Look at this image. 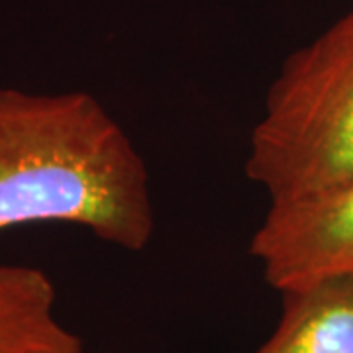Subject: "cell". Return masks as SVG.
Wrapping results in <instances>:
<instances>
[{
  "mask_svg": "<svg viewBox=\"0 0 353 353\" xmlns=\"http://www.w3.org/2000/svg\"><path fill=\"white\" fill-rule=\"evenodd\" d=\"M36 222L81 226L128 252L152 241L145 161L88 92L0 88V232Z\"/></svg>",
  "mask_w": 353,
  "mask_h": 353,
  "instance_id": "6da1fadb",
  "label": "cell"
},
{
  "mask_svg": "<svg viewBox=\"0 0 353 353\" xmlns=\"http://www.w3.org/2000/svg\"><path fill=\"white\" fill-rule=\"evenodd\" d=\"M245 173L271 202L353 179V10L285 59L252 130Z\"/></svg>",
  "mask_w": 353,
  "mask_h": 353,
  "instance_id": "7a4b0ae2",
  "label": "cell"
},
{
  "mask_svg": "<svg viewBox=\"0 0 353 353\" xmlns=\"http://www.w3.org/2000/svg\"><path fill=\"white\" fill-rule=\"evenodd\" d=\"M110 353H116V352H110Z\"/></svg>",
  "mask_w": 353,
  "mask_h": 353,
  "instance_id": "8992f818",
  "label": "cell"
},
{
  "mask_svg": "<svg viewBox=\"0 0 353 353\" xmlns=\"http://www.w3.org/2000/svg\"><path fill=\"white\" fill-rule=\"evenodd\" d=\"M277 328L253 353H353V275L281 292Z\"/></svg>",
  "mask_w": 353,
  "mask_h": 353,
  "instance_id": "277c9868",
  "label": "cell"
},
{
  "mask_svg": "<svg viewBox=\"0 0 353 353\" xmlns=\"http://www.w3.org/2000/svg\"><path fill=\"white\" fill-rule=\"evenodd\" d=\"M55 304V285L46 271L0 265V353H85Z\"/></svg>",
  "mask_w": 353,
  "mask_h": 353,
  "instance_id": "5b68a950",
  "label": "cell"
},
{
  "mask_svg": "<svg viewBox=\"0 0 353 353\" xmlns=\"http://www.w3.org/2000/svg\"><path fill=\"white\" fill-rule=\"evenodd\" d=\"M250 253L279 292L353 275V179L304 199L271 202Z\"/></svg>",
  "mask_w": 353,
  "mask_h": 353,
  "instance_id": "3957f363",
  "label": "cell"
}]
</instances>
